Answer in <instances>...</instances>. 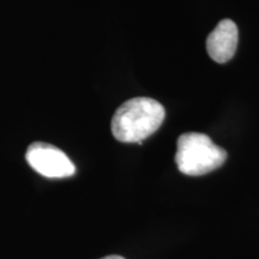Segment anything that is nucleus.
<instances>
[{
    "label": "nucleus",
    "mask_w": 259,
    "mask_h": 259,
    "mask_svg": "<svg viewBox=\"0 0 259 259\" xmlns=\"http://www.w3.org/2000/svg\"><path fill=\"white\" fill-rule=\"evenodd\" d=\"M101 259H125L121 255H108V257H103Z\"/></svg>",
    "instance_id": "39448f33"
},
{
    "label": "nucleus",
    "mask_w": 259,
    "mask_h": 259,
    "mask_svg": "<svg viewBox=\"0 0 259 259\" xmlns=\"http://www.w3.org/2000/svg\"><path fill=\"white\" fill-rule=\"evenodd\" d=\"M238 38L236 24L232 19H223L206 38V51L210 58L219 64L231 60L235 54Z\"/></svg>",
    "instance_id": "20e7f679"
},
{
    "label": "nucleus",
    "mask_w": 259,
    "mask_h": 259,
    "mask_svg": "<svg viewBox=\"0 0 259 259\" xmlns=\"http://www.w3.org/2000/svg\"><path fill=\"white\" fill-rule=\"evenodd\" d=\"M226 150L209 136L189 132L178 138L176 162L181 173L198 177L218 169L226 162Z\"/></svg>",
    "instance_id": "f03ea898"
},
{
    "label": "nucleus",
    "mask_w": 259,
    "mask_h": 259,
    "mask_svg": "<svg viewBox=\"0 0 259 259\" xmlns=\"http://www.w3.org/2000/svg\"><path fill=\"white\" fill-rule=\"evenodd\" d=\"M166 116L164 107L149 97H136L116 109L112 134L122 143H139L157 131Z\"/></svg>",
    "instance_id": "f257e3e1"
},
{
    "label": "nucleus",
    "mask_w": 259,
    "mask_h": 259,
    "mask_svg": "<svg viewBox=\"0 0 259 259\" xmlns=\"http://www.w3.org/2000/svg\"><path fill=\"white\" fill-rule=\"evenodd\" d=\"M28 163L35 171L51 179L72 177L76 167L67 155L54 145L36 142L28 148L25 154Z\"/></svg>",
    "instance_id": "7ed1b4c3"
}]
</instances>
